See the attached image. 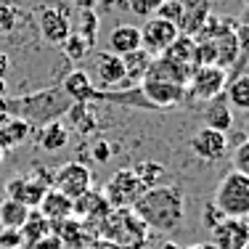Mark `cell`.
<instances>
[{"label": "cell", "mask_w": 249, "mask_h": 249, "mask_svg": "<svg viewBox=\"0 0 249 249\" xmlns=\"http://www.w3.org/2000/svg\"><path fill=\"white\" fill-rule=\"evenodd\" d=\"M212 204L225 217H249V175H241L236 170H231L217 183Z\"/></svg>", "instance_id": "4"}, {"label": "cell", "mask_w": 249, "mask_h": 249, "mask_svg": "<svg viewBox=\"0 0 249 249\" xmlns=\"http://www.w3.org/2000/svg\"><path fill=\"white\" fill-rule=\"evenodd\" d=\"M0 98H5V80H0Z\"/></svg>", "instance_id": "47"}, {"label": "cell", "mask_w": 249, "mask_h": 249, "mask_svg": "<svg viewBox=\"0 0 249 249\" xmlns=\"http://www.w3.org/2000/svg\"><path fill=\"white\" fill-rule=\"evenodd\" d=\"M162 56L170 58V61H175V64H183V67H194V37L180 32L173 43L164 48Z\"/></svg>", "instance_id": "27"}, {"label": "cell", "mask_w": 249, "mask_h": 249, "mask_svg": "<svg viewBox=\"0 0 249 249\" xmlns=\"http://www.w3.org/2000/svg\"><path fill=\"white\" fill-rule=\"evenodd\" d=\"M154 56H149L143 48L127 53V56H122V67H124V85L133 88L138 85L141 80H143L146 74H149V67H151Z\"/></svg>", "instance_id": "23"}, {"label": "cell", "mask_w": 249, "mask_h": 249, "mask_svg": "<svg viewBox=\"0 0 249 249\" xmlns=\"http://www.w3.org/2000/svg\"><path fill=\"white\" fill-rule=\"evenodd\" d=\"M138 180L143 183V188H154L162 183V175H164V164L162 162H141L138 167H133Z\"/></svg>", "instance_id": "31"}, {"label": "cell", "mask_w": 249, "mask_h": 249, "mask_svg": "<svg viewBox=\"0 0 249 249\" xmlns=\"http://www.w3.org/2000/svg\"><path fill=\"white\" fill-rule=\"evenodd\" d=\"M231 124H233V106L228 104L225 93H220V96L207 101V106H204V127L228 133Z\"/></svg>", "instance_id": "19"}, {"label": "cell", "mask_w": 249, "mask_h": 249, "mask_svg": "<svg viewBox=\"0 0 249 249\" xmlns=\"http://www.w3.org/2000/svg\"><path fill=\"white\" fill-rule=\"evenodd\" d=\"M40 35L48 45H61L64 40L72 35V21H69V8L58 5V0H53L51 5L40 8V19H37Z\"/></svg>", "instance_id": "10"}, {"label": "cell", "mask_w": 249, "mask_h": 249, "mask_svg": "<svg viewBox=\"0 0 249 249\" xmlns=\"http://www.w3.org/2000/svg\"><path fill=\"white\" fill-rule=\"evenodd\" d=\"M19 8L11 3H0V35H11L19 24Z\"/></svg>", "instance_id": "35"}, {"label": "cell", "mask_w": 249, "mask_h": 249, "mask_svg": "<svg viewBox=\"0 0 249 249\" xmlns=\"http://www.w3.org/2000/svg\"><path fill=\"white\" fill-rule=\"evenodd\" d=\"M180 35V29H178V24H173V21L162 19V16H149L146 19V24L141 27V48H143L149 56H162L164 48H167L170 43Z\"/></svg>", "instance_id": "9"}, {"label": "cell", "mask_w": 249, "mask_h": 249, "mask_svg": "<svg viewBox=\"0 0 249 249\" xmlns=\"http://www.w3.org/2000/svg\"><path fill=\"white\" fill-rule=\"evenodd\" d=\"M74 35H80L88 45H96L98 40V14L96 8H88V11H77V19H74Z\"/></svg>", "instance_id": "30"}, {"label": "cell", "mask_w": 249, "mask_h": 249, "mask_svg": "<svg viewBox=\"0 0 249 249\" xmlns=\"http://www.w3.org/2000/svg\"><path fill=\"white\" fill-rule=\"evenodd\" d=\"M239 24H247V27H249V5H247V8H244V14H241Z\"/></svg>", "instance_id": "46"}, {"label": "cell", "mask_w": 249, "mask_h": 249, "mask_svg": "<svg viewBox=\"0 0 249 249\" xmlns=\"http://www.w3.org/2000/svg\"><path fill=\"white\" fill-rule=\"evenodd\" d=\"M247 228H249V220H247Z\"/></svg>", "instance_id": "50"}, {"label": "cell", "mask_w": 249, "mask_h": 249, "mask_svg": "<svg viewBox=\"0 0 249 249\" xmlns=\"http://www.w3.org/2000/svg\"><path fill=\"white\" fill-rule=\"evenodd\" d=\"M164 0H127V8L133 11L135 16H141V19H149L159 11V5H162Z\"/></svg>", "instance_id": "36"}, {"label": "cell", "mask_w": 249, "mask_h": 249, "mask_svg": "<svg viewBox=\"0 0 249 249\" xmlns=\"http://www.w3.org/2000/svg\"><path fill=\"white\" fill-rule=\"evenodd\" d=\"M143 191L146 188H143V183L138 180V175H135L133 167L117 170V173L109 178V183L104 186V196L109 201L111 210H117V207H133Z\"/></svg>", "instance_id": "5"}, {"label": "cell", "mask_w": 249, "mask_h": 249, "mask_svg": "<svg viewBox=\"0 0 249 249\" xmlns=\"http://www.w3.org/2000/svg\"><path fill=\"white\" fill-rule=\"evenodd\" d=\"M233 32H236V43H239V61H236L233 69H231L228 80H231V77H236V74H239V69L249 64V27L247 24H236Z\"/></svg>", "instance_id": "33"}, {"label": "cell", "mask_w": 249, "mask_h": 249, "mask_svg": "<svg viewBox=\"0 0 249 249\" xmlns=\"http://www.w3.org/2000/svg\"><path fill=\"white\" fill-rule=\"evenodd\" d=\"M98 0H74V8L77 11H88V8H96Z\"/></svg>", "instance_id": "45"}, {"label": "cell", "mask_w": 249, "mask_h": 249, "mask_svg": "<svg viewBox=\"0 0 249 249\" xmlns=\"http://www.w3.org/2000/svg\"><path fill=\"white\" fill-rule=\"evenodd\" d=\"M3 157H5V151H3V149H0V162H3Z\"/></svg>", "instance_id": "48"}, {"label": "cell", "mask_w": 249, "mask_h": 249, "mask_svg": "<svg viewBox=\"0 0 249 249\" xmlns=\"http://www.w3.org/2000/svg\"><path fill=\"white\" fill-rule=\"evenodd\" d=\"M223 212L220 210H217V207L215 204H210V207H207V210H204V215H201V223H204L207 225V231H212V228H215V225L217 223H220L223 220Z\"/></svg>", "instance_id": "40"}, {"label": "cell", "mask_w": 249, "mask_h": 249, "mask_svg": "<svg viewBox=\"0 0 249 249\" xmlns=\"http://www.w3.org/2000/svg\"><path fill=\"white\" fill-rule=\"evenodd\" d=\"M244 249H249V241H247V244H244Z\"/></svg>", "instance_id": "49"}, {"label": "cell", "mask_w": 249, "mask_h": 249, "mask_svg": "<svg viewBox=\"0 0 249 249\" xmlns=\"http://www.w3.org/2000/svg\"><path fill=\"white\" fill-rule=\"evenodd\" d=\"M233 170L241 175H249V138L241 141L233 151Z\"/></svg>", "instance_id": "38"}, {"label": "cell", "mask_w": 249, "mask_h": 249, "mask_svg": "<svg viewBox=\"0 0 249 249\" xmlns=\"http://www.w3.org/2000/svg\"><path fill=\"white\" fill-rule=\"evenodd\" d=\"M223 93H225V98H228L231 106H236V109H241V111H249V74L231 77Z\"/></svg>", "instance_id": "28"}, {"label": "cell", "mask_w": 249, "mask_h": 249, "mask_svg": "<svg viewBox=\"0 0 249 249\" xmlns=\"http://www.w3.org/2000/svg\"><path fill=\"white\" fill-rule=\"evenodd\" d=\"M151 231L146 228V223L135 215L133 207H117L109 210L106 217L96 225V236L106 241H114V244L130 247V249H143L149 241Z\"/></svg>", "instance_id": "3"}, {"label": "cell", "mask_w": 249, "mask_h": 249, "mask_svg": "<svg viewBox=\"0 0 249 249\" xmlns=\"http://www.w3.org/2000/svg\"><path fill=\"white\" fill-rule=\"evenodd\" d=\"M29 249H67V247L61 244V239H58L56 233H48L45 239H40L37 244H32Z\"/></svg>", "instance_id": "42"}, {"label": "cell", "mask_w": 249, "mask_h": 249, "mask_svg": "<svg viewBox=\"0 0 249 249\" xmlns=\"http://www.w3.org/2000/svg\"><path fill=\"white\" fill-rule=\"evenodd\" d=\"M37 210H40V215L48 217L51 223H58V220H67V217L74 215V201L69 196H64L61 191H56V188H48L43 201L37 204Z\"/></svg>", "instance_id": "20"}, {"label": "cell", "mask_w": 249, "mask_h": 249, "mask_svg": "<svg viewBox=\"0 0 249 249\" xmlns=\"http://www.w3.org/2000/svg\"><path fill=\"white\" fill-rule=\"evenodd\" d=\"M215 43V67L225 69L231 74V69L236 67L239 61V43H236V32H225V35H217L212 37Z\"/></svg>", "instance_id": "24"}, {"label": "cell", "mask_w": 249, "mask_h": 249, "mask_svg": "<svg viewBox=\"0 0 249 249\" xmlns=\"http://www.w3.org/2000/svg\"><path fill=\"white\" fill-rule=\"evenodd\" d=\"M157 16L173 21V24H180V19H183V0H164V3L159 5Z\"/></svg>", "instance_id": "37"}, {"label": "cell", "mask_w": 249, "mask_h": 249, "mask_svg": "<svg viewBox=\"0 0 249 249\" xmlns=\"http://www.w3.org/2000/svg\"><path fill=\"white\" fill-rule=\"evenodd\" d=\"M96 80H98V90H124V67H122V56L111 51H101L96 53Z\"/></svg>", "instance_id": "15"}, {"label": "cell", "mask_w": 249, "mask_h": 249, "mask_svg": "<svg viewBox=\"0 0 249 249\" xmlns=\"http://www.w3.org/2000/svg\"><path fill=\"white\" fill-rule=\"evenodd\" d=\"M61 90L72 98V104H93L98 101V88L90 82V74L82 72V69H74L64 77Z\"/></svg>", "instance_id": "17"}, {"label": "cell", "mask_w": 249, "mask_h": 249, "mask_svg": "<svg viewBox=\"0 0 249 249\" xmlns=\"http://www.w3.org/2000/svg\"><path fill=\"white\" fill-rule=\"evenodd\" d=\"M11 72V56L8 53H0V80H5Z\"/></svg>", "instance_id": "44"}, {"label": "cell", "mask_w": 249, "mask_h": 249, "mask_svg": "<svg viewBox=\"0 0 249 249\" xmlns=\"http://www.w3.org/2000/svg\"><path fill=\"white\" fill-rule=\"evenodd\" d=\"M93 159H96L98 164H106L111 159V146L106 143V141H96V146H93Z\"/></svg>", "instance_id": "41"}, {"label": "cell", "mask_w": 249, "mask_h": 249, "mask_svg": "<svg viewBox=\"0 0 249 249\" xmlns=\"http://www.w3.org/2000/svg\"><path fill=\"white\" fill-rule=\"evenodd\" d=\"M24 239H21L19 228H0V249H21Z\"/></svg>", "instance_id": "39"}, {"label": "cell", "mask_w": 249, "mask_h": 249, "mask_svg": "<svg viewBox=\"0 0 249 249\" xmlns=\"http://www.w3.org/2000/svg\"><path fill=\"white\" fill-rule=\"evenodd\" d=\"M67 143H69V127L61 120L43 124V130H40V149L43 151H61Z\"/></svg>", "instance_id": "26"}, {"label": "cell", "mask_w": 249, "mask_h": 249, "mask_svg": "<svg viewBox=\"0 0 249 249\" xmlns=\"http://www.w3.org/2000/svg\"><path fill=\"white\" fill-rule=\"evenodd\" d=\"M51 228L67 249H88L90 241L96 239V225H88V223L77 220L74 215L67 217V220L51 223Z\"/></svg>", "instance_id": "14"}, {"label": "cell", "mask_w": 249, "mask_h": 249, "mask_svg": "<svg viewBox=\"0 0 249 249\" xmlns=\"http://www.w3.org/2000/svg\"><path fill=\"white\" fill-rule=\"evenodd\" d=\"M138 88L151 109H173V106H180L183 96H186V85L159 80V77H143L138 82Z\"/></svg>", "instance_id": "8"}, {"label": "cell", "mask_w": 249, "mask_h": 249, "mask_svg": "<svg viewBox=\"0 0 249 249\" xmlns=\"http://www.w3.org/2000/svg\"><path fill=\"white\" fill-rule=\"evenodd\" d=\"M48 188L51 186H45V183L37 180L32 173H27V175L11 178V180L5 183V196L21 201L24 207H29V210H37V204L43 201V196H45V191H48Z\"/></svg>", "instance_id": "12"}, {"label": "cell", "mask_w": 249, "mask_h": 249, "mask_svg": "<svg viewBox=\"0 0 249 249\" xmlns=\"http://www.w3.org/2000/svg\"><path fill=\"white\" fill-rule=\"evenodd\" d=\"M249 241V228L244 217H223L210 231V247L215 249H244Z\"/></svg>", "instance_id": "11"}, {"label": "cell", "mask_w": 249, "mask_h": 249, "mask_svg": "<svg viewBox=\"0 0 249 249\" xmlns=\"http://www.w3.org/2000/svg\"><path fill=\"white\" fill-rule=\"evenodd\" d=\"M135 215L146 223L149 231L157 233H173L180 228L183 215H186V196L183 188L175 183H159L154 188H146L138 196V201L133 204Z\"/></svg>", "instance_id": "1"}, {"label": "cell", "mask_w": 249, "mask_h": 249, "mask_svg": "<svg viewBox=\"0 0 249 249\" xmlns=\"http://www.w3.org/2000/svg\"><path fill=\"white\" fill-rule=\"evenodd\" d=\"M5 106H8V114L19 117L29 124H48L67 114L69 106H72V98L61 88H48V90L32 93V96L5 101Z\"/></svg>", "instance_id": "2"}, {"label": "cell", "mask_w": 249, "mask_h": 249, "mask_svg": "<svg viewBox=\"0 0 249 249\" xmlns=\"http://www.w3.org/2000/svg\"><path fill=\"white\" fill-rule=\"evenodd\" d=\"M53 188L74 201L77 196H82L88 188H93L90 167H85L82 162H64L61 167L53 173Z\"/></svg>", "instance_id": "6"}, {"label": "cell", "mask_w": 249, "mask_h": 249, "mask_svg": "<svg viewBox=\"0 0 249 249\" xmlns=\"http://www.w3.org/2000/svg\"><path fill=\"white\" fill-rule=\"evenodd\" d=\"M207 16H210V0H183V19L178 24V29L183 35L196 37V32L201 29Z\"/></svg>", "instance_id": "22"}, {"label": "cell", "mask_w": 249, "mask_h": 249, "mask_svg": "<svg viewBox=\"0 0 249 249\" xmlns=\"http://www.w3.org/2000/svg\"><path fill=\"white\" fill-rule=\"evenodd\" d=\"M88 249H130V247H122V244H114V241H106V239H93L90 241V247Z\"/></svg>", "instance_id": "43"}, {"label": "cell", "mask_w": 249, "mask_h": 249, "mask_svg": "<svg viewBox=\"0 0 249 249\" xmlns=\"http://www.w3.org/2000/svg\"><path fill=\"white\" fill-rule=\"evenodd\" d=\"M191 151L196 154L201 162H220L228 154V138L220 130L212 127H199L191 138Z\"/></svg>", "instance_id": "13"}, {"label": "cell", "mask_w": 249, "mask_h": 249, "mask_svg": "<svg viewBox=\"0 0 249 249\" xmlns=\"http://www.w3.org/2000/svg\"><path fill=\"white\" fill-rule=\"evenodd\" d=\"M32 135V124L14 114H0V149L11 151Z\"/></svg>", "instance_id": "18"}, {"label": "cell", "mask_w": 249, "mask_h": 249, "mask_svg": "<svg viewBox=\"0 0 249 249\" xmlns=\"http://www.w3.org/2000/svg\"><path fill=\"white\" fill-rule=\"evenodd\" d=\"M109 201H106L104 191H96V188H88L82 196L74 199V217L88 225H98L109 212Z\"/></svg>", "instance_id": "16"}, {"label": "cell", "mask_w": 249, "mask_h": 249, "mask_svg": "<svg viewBox=\"0 0 249 249\" xmlns=\"http://www.w3.org/2000/svg\"><path fill=\"white\" fill-rule=\"evenodd\" d=\"M61 51H64V56H67L69 61H82V58L90 53V45H88L85 40L80 37V35L72 32V35H69V37L61 43Z\"/></svg>", "instance_id": "34"}, {"label": "cell", "mask_w": 249, "mask_h": 249, "mask_svg": "<svg viewBox=\"0 0 249 249\" xmlns=\"http://www.w3.org/2000/svg\"><path fill=\"white\" fill-rule=\"evenodd\" d=\"M225 85H228V72L220 69V67H215V64L194 67V72L186 82V88L191 90V96L199 98V101H210V98L220 96V93L225 90Z\"/></svg>", "instance_id": "7"}, {"label": "cell", "mask_w": 249, "mask_h": 249, "mask_svg": "<svg viewBox=\"0 0 249 249\" xmlns=\"http://www.w3.org/2000/svg\"><path fill=\"white\" fill-rule=\"evenodd\" d=\"M29 215V207H24L21 201L5 196L0 201V228H21Z\"/></svg>", "instance_id": "29"}, {"label": "cell", "mask_w": 249, "mask_h": 249, "mask_svg": "<svg viewBox=\"0 0 249 249\" xmlns=\"http://www.w3.org/2000/svg\"><path fill=\"white\" fill-rule=\"evenodd\" d=\"M109 51L117 53V56H127V53L141 48V29L133 24H120L109 32Z\"/></svg>", "instance_id": "21"}, {"label": "cell", "mask_w": 249, "mask_h": 249, "mask_svg": "<svg viewBox=\"0 0 249 249\" xmlns=\"http://www.w3.org/2000/svg\"><path fill=\"white\" fill-rule=\"evenodd\" d=\"M67 114L74 120L77 130H80L82 135H88L93 127H96V117L90 114V104H72V106H69Z\"/></svg>", "instance_id": "32"}, {"label": "cell", "mask_w": 249, "mask_h": 249, "mask_svg": "<svg viewBox=\"0 0 249 249\" xmlns=\"http://www.w3.org/2000/svg\"><path fill=\"white\" fill-rule=\"evenodd\" d=\"M19 231H21V239H24V247L27 249L32 247V244H37L40 239H45L48 233H53L51 220L40 215V210H29L27 220H24V225H21Z\"/></svg>", "instance_id": "25"}]
</instances>
